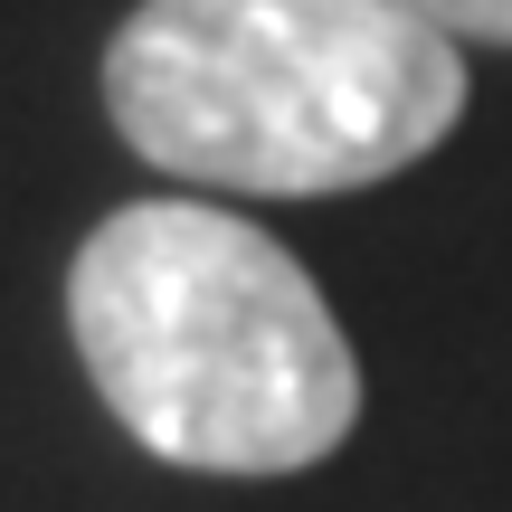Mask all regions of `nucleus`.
Instances as JSON below:
<instances>
[{
	"mask_svg": "<svg viewBox=\"0 0 512 512\" xmlns=\"http://www.w3.org/2000/svg\"><path fill=\"white\" fill-rule=\"evenodd\" d=\"M67 332L124 437L190 475H304L361 418L323 285L238 209L124 200L67 266Z\"/></svg>",
	"mask_w": 512,
	"mask_h": 512,
	"instance_id": "1",
	"label": "nucleus"
},
{
	"mask_svg": "<svg viewBox=\"0 0 512 512\" xmlns=\"http://www.w3.org/2000/svg\"><path fill=\"white\" fill-rule=\"evenodd\" d=\"M105 114L171 181L332 200L456 133L465 48L399 0H143L105 38Z\"/></svg>",
	"mask_w": 512,
	"mask_h": 512,
	"instance_id": "2",
	"label": "nucleus"
},
{
	"mask_svg": "<svg viewBox=\"0 0 512 512\" xmlns=\"http://www.w3.org/2000/svg\"><path fill=\"white\" fill-rule=\"evenodd\" d=\"M399 10L456 48H512V0H399Z\"/></svg>",
	"mask_w": 512,
	"mask_h": 512,
	"instance_id": "3",
	"label": "nucleus"
}]
</instances>
